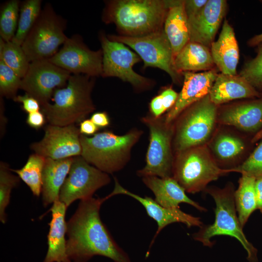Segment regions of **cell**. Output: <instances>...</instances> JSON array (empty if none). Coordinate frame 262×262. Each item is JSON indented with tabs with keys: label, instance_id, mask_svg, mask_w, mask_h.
Masks as SVG:
<instances>
[{
	"label": "cell",
	"instance_id": "6da1fadb",
	"mask_svg": "<svg viewBox=\"0 0 262 262\" xmlns=\"http://www.w3.org/2000/svg\"><path fill=\"white\" fill-rule=\"evenodd\" d=\"M108 199L91 197L81 200L66 224V254L73 262H87L99 255L114 262H131L113 239L100 216V208Z\"/></svg>",
	"mask_w": 262,
	"mask_h": 262
},
{
	"label": "cell",
	"instance_id": "7a4b0ae2",
	"mask_svg": "<svg viewBox=\"0 0 262 262\" xmlns=\"http://www.w3.org/2000/svg\"><path fill=\"white\" fill-rule=\"evenodd\" d=\"M102 21L114 24L119 35L139 37L164 29L169 0H112L105 2Z\"/></svg>",
	"mask_w": 262,
	"mask_h": 262
},
{
	"label": "cell",
	"instance_id": "3957f363",
	"mask_svg": "<svg viewBox=\"0 0 262 262\" xmlns=\"http://www.w3.org/2000/svg\"><path fill=\"white\" fill-rule=\"evenodd\" d=\"M95 77L71 74L66 86L56 89L53 103L41 108L49 124L66 126L80 123L96 110L92 98Z\"/></svg>",
	"mask_w": 262,
	"mask_h": 262
},
{
	"label": "cell",
	"instance_id": "277c9868",
	"mask_svg": "<svg viewBox=\"0 0 262 262\" xmlns=\"http://www.w3.org/2000/svg\"><path fill=\"white\" fill-rule=\"evenodd\" d=\"M143 133V130L133 128L121 135L109 131L96 133L92 137L81 134V156L106 173L119 171L130 161L132 149Z\"/></svg>",
	"mask_w": 262,
	"mask_h": 262
},
{
	"label": "cell",
	"instance_id": "5b68a950",
	"mask_svg": "<svg viewBox=\"0 0 262 262\" xmlns=\"http://www.w3.org/2000/svg\"><path fill=\"white\" fill-rule=\"evenodd\" d=\"M205 192L214 200L215 219L213 224L203 225L200 229L193 234V239L205 246L212 247V237L218 235H228L238 240L247 253L249 262H258L257 249L248 241L239 222L234 202V188L228 183L223 188L211 187Z\"/></svg>",
	"mask_w": 262,
	"mask_h": 262
},
{
	"label": "cell",
	"instance_id": "8992f818",
	"mask_svg": "<svg viewBox=\"0 0 262 262\" xmlns=\"http://www.w3.org/2000/svg\"><path fill=\"white\" fill-rule=\"evenodd\" d=\"M217 115V106L211 100L209 95L184 110L173 122L174 153L209 142Z\"/></svg>",
	"mask_w": 262,
	"mask_h": 262
},
{
	"label": "cell",
	"instance_id": "52a82bcc",
	"mask_svg": "<svg viewBox=\"0 0 262 262\" xmlns=\"http://www.w3.org/2000/svg\"><path fill=\"white\" fill-rule=\"evenodd\" d=\"M213 158L205 145L192 147L174 154L172 177L186 192L205 190L211 181L227 174Z\"/></svg>",
	"mask_w": 262,
	"mask_h": 262
},
{
	"label": "cell",
	"instance_id": "ba28073f",
	"mask_svg": "<svg viewBox=\"0 0 262 262\" xmlns=\"http://www.w3.org/2000/svg\"><path fill=\"white\" fill-rule=\"evenodd\" d=\"M148 129L149 142L146 154V165L137 171L138 176L143 178L156 176L172 177L174 160L173 139V123H167L164 115L155 117L150 113L141 118Z\"/></svg>",
	"mask_w": 262,
	"mask_h": 262
},
{
	"label": "cell",
	"instance_id": "9c48e42d",
	"mask_svg": "<svg viewBox=\"0 0 262 262\" xmlns=\"http://www.w3.org/2000/svg\"><path fill=\"white\" fill-rule=\"evenodd\" d=\"M66 21L47 3L21 46L30 62L49 59L58 50L68 37Z\"/></svg>",
	"mask_w": 262,
	"mask_h": 262
},
{
	"label": "cell",
	"instance_id": "30bf717a",
	"mask_svg": "<svg viewBox=\"0 0 262 262\" xmlns=\"http://www.w3.org/2000/svg\"><path fill=\"white\" fill-rule=\"evenodd\" d=\"M102 52L103 77H116L130 83L135 91L150 90L154 81L136 73L133 66L142 59L123 43L111 40L103 32L99 34Z\"/></svg>",
	"mask_w": 262,
	"mask_h": 262
},
{
	"label": "cell",
	"instance_id": "8fae6325",
	"mask_svg": "<svg viewBox=\"0 0 262 262\" xmlns=\"http://www.w3.org/2000/svg\"><path fill=\"white\" fill-rule=\"evenodd\" d=\"M107 37L132 49L143 61V68H158L166 72L174 83H180L182 75L175 69L172 48L164 29L139 37L113 34H109Z\"/></svg>",
	"mask_w": 262,
	"mask_h": 262
},
{
	"label": "cell",
	"instance_id": "7c38bea8",
	"mask_svg": "<svg viewBox=\"0 0 262 262\" xmlns=\"http://www.w3.org/2000/svg\"><path fill=\"white\" fill-rule=\"evenodd\" d=\"M110 182L108 174L89 164L81 156L74 157L60 190L59 200L68 208L76 200L92 197L98 190Z\"/></svg>",
	"mask_w": 262,
	"mask_h": 262
},
{
	"label": "cell",
	"instance_id": "4fadbf2b",
	"mask_svg": "<svg viewBox=\"0 0 262 262\" xmlns=\"http://www.w3.org/2000/svg\"><path fill=\"white\" fill-rule=\"evenodd\" d=\"M71 75L48 59L34 60L22 78L20 89L37 99L41 107L49 103L56 89L66 86Z\"/></svg>",
	"mask_w": 262,
	"mask_h": 262
},
{
	"label": "cell",
	"instance_id": "5bb4252c",
	"mask_svg": "<svg viewBox=\"0 0 262 262\" xmlns=\"http://www.w3.org/2000/svg\"><path fill=\"white\" fill-rule=\"evenodd\" d=\"M48 59L71 74H83L95 78L102 75L101 49L91 50L78 35L67 37L61 49Z\"/></svg>",
	"mask_w": 262,
	"mask_h": 262
},
{
	"label": "cell",
	"instance_id": "9a60e30c",
	"mask_svg": "<svg viewBox=\"0 0 262 262\" xmlns=\"http://www.w3.org/2000/svg\"><path fill=\"white\" fill-rule=\"evenodd\" d=\"M44 132L40 141L30 146L35 153L53 160L81 156V134L75 124L60 126L49 124L44 128Z\"/></svg>",
	"mask_w": 262,
	"mask_h": 262
},
{
	"label": "cell",
	"instance_id": "2e32d148",
	"mask_svg": "<svg viewBox=\"0 0 262 262\" xmlns=\"http://www.w3.org/2000/svg\"><path fill=\"white\" fill-rule=\"evenodd\" d=\"M114 180V190L108 195L109 198L117 195L130 196L140 202L145 208L148 215L156 222L158 228L150 245H152L160 231L173 223H182L188 228L194 226L200 228L203 225L199 217L184 213L180 210V207L175 208H165L150 197L147 196L142 197L126 189L120 184L115 177Z\"/></svg>",
	"mask_w": 262,
	"mask_h": 262
},
{
	"label": "cell",
	"instance_id": "e0dca14e",
	"mask_svg": "<svg viewBox=\"0 0 262 262\" xmlns=\"http://www.w3.org/2000/svg\"><path fill=\"white\" fill-rule=\"evenodd\" d=\"M183 86L173 106L164 115L167 123H172L187 107L209 95L218 75L213 69L196 73L185 72Z\"/></svg>",
	"mask_w": 262,
	"mask_h": 262
},
{
	"label": "cell",
	"instance_id": "ac0fdd59",
	"mask_svg": "<svg viewBox=\"0 0 262 262\" xmlns=\"http://www.w3.org/2000/svg\"><path fill=\"white\" fill-rule=\"evenodd\" d=\"M227 2L224 0H208L202 10L188 19L190 41L210 48L226 14Z\"/></svg>",
	"mask_w": 262,
	"mask_h": 262
},
{
	"label": "cell",
	"instance_id": "d6986e66",
	"mask_svg": "<svg viewBox=\"0 0 262 262\" xmlns=\"http://www.w3.org/2000/svg\"><path fill=\"white\" fill-rule=\"evenodd\" d=\"M217 120L244 131L257 132L262 127V98L229 105L218 114Z\"/></svg>",
	"mask_w": 262,
	"mask_h": 262
},
{
	"label": "cell",
	"instance_id": "ffe728a7",
	"mask_svg": "<svg viewBox=\"0 0 262 262\" xmlns=\"http://www.w3.org/2000/svg\"><path fill=\"white\" fill-rule=\"evenodd\" d=\"M143 182L153 193L155 201L167 208L179 207L181 203L193 206L201 212L207 209L190 198L184 189L173 177L160 178L148 176L142 178Z\"/></svg>",
	"mask_w": 262,
	"mask_h": 262
},
{
	"label": "cell",
	"instance_id": "44dd1931",
	"mask_svg": "<svg viewBox=\"0 0 262 262\" xmlns=\"http://www.w3.org/2000/svg\"><path fill=\"white\" fill-rule=\"evenodd\" d=\"M66 205L59 200L55 201L49 212L51 219L48 235V251L43 262H71L66 254Z\"/></svg>",
	"mask_w": 262,
	"mask_h": 262
},
{
	"label": "cell",
	"instance_id": "7402d4cb",
	"mask_svg": "<svg viewBox=\"0 0 262 262\" xmlns=\"http://www.w3.org/2000/svg\"><path fill=\"white\" fill-rule=\"evenodd\" d=\"M209 95L217 106L237 99L261 96L257 90L240 75L222 73L218 74Z\"/></svg>",
	"mask_w": 262,
	"mask_h": 262
},
{
	"label": "cell",
	"instance_id": "603a6c76",
	"mask_svg": "<svg viewBox=\"0 0 262 262\" xmlns=\"http://www.w3.org/2000/svg\"><path fill=\"white\" fill-rule=\"evenodd\" d=\"M214 65L221 73L235 75L239 59V50L233 29L225 19L218 39L210 47Z\"/></svg>",
	"mask_w": 262,
	"mask_h": 262
},
{
	"label": "cell",
	"instance_id": "cb8c5ba5",
	"mask_svg": "<svg viewBox=\"0 0 262 262\" xmlns=\"http://www.w3.org/2000/svg\"><path fill=\"white\" fill-rule=\"evenodd\" d=\"M164 32L171 45L174 58L190 41L188 20L182 0H169L164 24Z\"/></svg>",
	"mask_w": 262,
	"mask_h": 262
},
{
	"label": "cell",
	"instance_id": "d4e9b609",
	"mask_svg": "<svg viewBox=\"0 0 262 262\" xmlns=\"http://www.w3.org/2000/svg\"><path fill=\"white\" fill-rule=\"evenodd\" d=\"M73 158L53 160L46 158L41 192L45 207L59 200L60 190L69 172Z\"/></svg>",
	"mask_w": 262,
	"mask_h": 262
},
{
	"label": "cell",
	"instance_id": "484cf974",
	"mask_svg": "<svg viewBox=\"0 0 262 262\" xmlns=\"http://www.w3.org/2000/svg\"><path fill=\"white\" fill-rule=\"evenodd\" d=\"M174 64L176 70L181 75L187 71L213 70L215 65L209 48L191 41L176 56Z\"/></svg>",
	"mask_w": 262,
	"mask_h": 262
},
{
	"label": "cell",
	"instance_id": "4316f807",
	"mask_svg": "<svg viewBox=\"0 0 262 262\" xmlns=\"http://www.w3.org/2000/svg\"><path fill=\"white\" fill-rule=\"evenodd\" d=\"M256 178L242 175L237 189L234 191L235 208L239 222L244 228L252 213L256 210Z\"/></svg>",
	"mask_w": 262,
	"mask_h": 262
},
{
	"label": "cell",
	"instance_id": "83f0119b",
	"mask_svg": "<svg viewBox=\"0 0 262 262\" xmlns=\"http://www.w3.org/2000/svg\"><path fill=\"white\" fill-rule=\"evenodd\" d=\"M210 149L217 159L223 163L232 161L245 149V144L239 137L227 132H219L213 139Z\"/></svg>",
	"mask_w": 262,
	"mask_h": 262
},
{
	"label": "cell",
	"instance_id": "f1b7e54d",
	"mask_svg": "<svg viewBox=\"0 0 262 262\" xmlns=\"http://www.w3.org/2000/svg\"><path fill=\"white\" fill-rule=\"evenodd\" d=\"M46 158L34 153L30 155L24 165L18 169H11L28 186L33 195L39 196L43 184V171Z\"/></svg>",
	"mask_w": 262,
	"mask_h": 262
},
{
	"label": "cell",
	"instance_id": "f546056e",
	"mask_svg": "<svg viewBox=\"0 0 262 262\" xmlns=\"http://www.w3.org/2000/svg\"><path fill=\"white\" fill-rule=\"evenodd\" d=\"M41 0H26L20 4L16 34L11 40L22 45L42 11Z\"/></svg>",
	"mask_w": 262,
	"mask_h": 262
},
{
	"label": "cell",
	"instance_id": "4dcf8cb0",
	"mask_svg": "<svg viewBox=\"0 0 262 262\" xmlns=\"http://www.w3.org/2000/svg\"><path fill=\"white\" fill-rule=\"evenodd\" d=\"M0 61L21 78L26 73L30 63L21 45L12 41L5 42L1 38Z\"/></svg>",
	"mask_w": 262,
	"mask_h": 262
},
{
	"label": "cell",
	"instance_id": "1f68e13d",
	"mask_svg": "<svg viewBox=\"0 0 262 262\" xmlns=\"http://www.w3.org/2000/svg\"><path fill=\"white\" fill-rule=\"evenodd\" d=\"M20 2L10 0L5 2L0 9V35L5 42L11 41L17 27Z\"/></svg>",
	"mask_w": 262,
	"mask_h": 262
},
{
	"label": "cell",
	"instance_id": "d6a6232c",
	"mask_svg": "<svg viewBox=\"0 0 262 262\" xmlns=\"http://www.w3.org/2000/svg\"><path fill=\"white\" fill-rule=\"evenodd\" d=\"M9 165L0 163V220L5 224L7 220L5 210L10 200L12 189L17 186L20 178L11 173Z\"/></svg>",
	"mask_w": 262,
	"mask_h": 262
},
{
	"label": "cell",
	"instance_id": "836d02e7",
	"mask_svg": "<svg viewBox=\"0 0 262 262\" xmlns=\"http://www.w3.org/2000/svg\"><path fill=\"white\" fill-rule=\"evenodd\" d=\"M22 78L0 61V95L14 99L20 88Z\"/></svg>",
	"mask_w": 262,
	"mask_h": 262
},
{
	"label": "cell",
	"instance_id": "e575fe53",
	"mask_svg": "<svg viewBox=\"0 0 262 262\" xmlns=\"http://www.w3.org/2000/svg\"><path fill=\"white\" fill-rule=\"evenodd\" d=\"M226 171L227 173L236 172L255 178L262 177V140L243 163Z\"/></svg>",
	"mask_w": 262,
	"mask_h": 262
},
{
	"label": "cell",
	"instance_id": "d590c367",
	"mask_svg": "<svg viewBox=\"0 0 262 262\" xmlns=\"http://www.w3.org/2000/svg\"><path fill=\"white\" fill-rule=\"evenodd\" d=\"M239 75L256 90L262 89V43L259 45L256 56L245 64Z\"/></svg>",
	"mask_w": 262,
	"mask_h": 262
},
{
	"label": "cell",
	"instance_id": "8d00e7d4",
	"mask_svg": "<svg viewBox=\"0 0 262 262\" xmlns=\"http://www.w3.org/2000/svg\"><path fill=\"white\" fill-rule=\"evenodd\" d=\"M178 94L171 87H168L154 97L149 103L150 114L159 117L175 104Z\"/></svg>",
	"mask_w": 262,
	"mask_h": 262
},
{
	"label": "cell",
	"instance_id": "74e56055",
	"mask_svg": "<svg viewBox=\"0 0 262 262\" xmlns=\"http://www.w3.org/2000/svg\"><path fill=\"white\" fill-rule=\"evenodd\" d=\"M13 100L22 103L23 110L28 114L41 110V107L39 101L26 93L23 95H17Z\"/></svg>",
	"mask_w": 262,
	"mask_h": 262
},
{
	"label": "cell",
	"instance_id": "f35d334b",
	"mask_svg": "<svg viewBox=\"0 0 262 262\" xmlns=\"http://www.w3.org/2000/svg\"><path fill=\"white\" fill-rule=\"evenodd\" d=\"M208 0H185L184 8L188 19L196 15L206 4Z\"/></svg>",
	"mask_w": 262,
	"mask_h": 262
},
{
	"label": "cell",
	"instance_id": "ab89813d",
	"mask_svg": "<svg viewBox=\"0 0 262 262\" xmlns=\"http://www.w3.org/2000/svg\"><path fill=\"white\" fill-rule=\"evenodd\" d=\"M47 119L44 113L41 111L28 114L27 124L31 128L38 130L43 127Z\"/></svg>",
	"mask_w": 262,
	"mask_h": 262
},
{
	"label": "cell",
	"instance_id": "60d3db41",
	"mask_svg": "<svg viewBox=\"0 0 262 262\" xmlns=\"http://www.w3.org/2000/svg\"><path fill=\"white\" fill-rule=\"evenodd\" d=\"M90 119L99 128L108 127L110 124V120L106 112H98L93 114Z\"/></svg>",
	"mask_w": 262,
	"mask_h": 262
},
{
	"label": "cell",
	"instance_id": "b9f144b4",
	"mask_svg": "<svg viewBox=\"0 0 262 262\" xmlns=\"http://www.w3.org/2000/svg\"><path fill=\"white\" fill-rule=\"evenodd\" d=\"M79 129L81 134L87 136L94 135L99 128L91 119H86L80 123Z\"/></svg>",
	"mask_w": 262,
	"mask_h": 262
},
{
	"label": "cell",
	"instance_id": "7bdbcfd3",
	"mask_svg": "<svg viewBox=\"0 0 262 262\" xmlns=\"http://www.w3.org/2000/svg\"><path fill=\"white\" fill-rule=\"evenodd\" d=\"M255 191L257 199V208L262 214V177L256 178Z\"/></svg>",
	"mask_w": 262,
	"mask_h": 262
},
{
	"label": "cell",
	"instance_id": "ee69618b",
	"mask_svg": "<svg viewBox=\"0 0 262 262\" xmlns=\"http://www.w3.org/2000/svg\"><path fill=\"white\" fill-rule=\"evenodd\" d=\"M0 138L4 135L6 131V126L7 123V119L4 114V105L2 98L0 97Z\"/></svg>",
	"mask_w": 262,
	"mask_h": 262
},
{
	"label": "cell",
	"instance_id": "f6af8a7d",
	"mask_svg": "<svg viewBox=\"0 0 262 262\" xmlns=\"http://www.w3.org/2000/svg\"><path fill=\"white\" fill-rule=\"evenodd\" d=\"M262 43V33L256 35L248 41V45L250 46H256Z\"/></svg>",
	"mask_w": 262,
	"mask_h": 262
},
{
	"label": "cell",
	"instance_id": "bcb514c9",
	"mask_svg": "<svg viewBox=\"0 0 262 262\" xmlns=\"http://www.w3.org/2000/svg\"><path fill=\"white\" fill-rule=\"evenodd\" d=\"M262 138V129L259 131L252 139V142L255 143Z\"/></svg>",
	"mask_w": 262,
	"mask_h": 262
}]
</instances>
